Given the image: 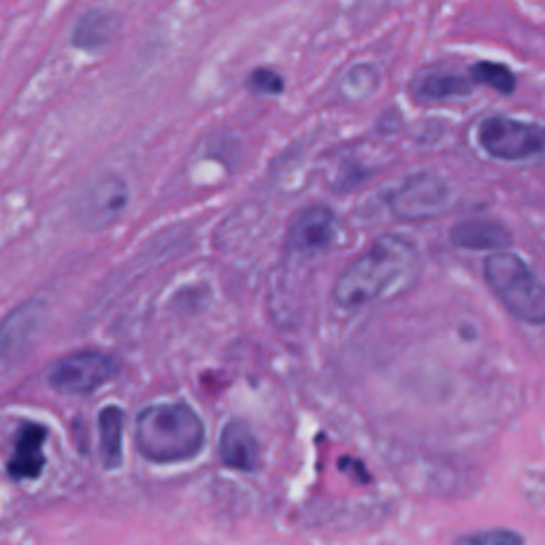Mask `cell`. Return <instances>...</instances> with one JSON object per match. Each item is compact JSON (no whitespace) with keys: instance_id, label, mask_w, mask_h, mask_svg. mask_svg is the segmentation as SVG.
I'll return each mask as SVG.
<instances>
[{"instance_id":"obj_1","label":"cell","mask_w":545,"mask_h":545,"mask_svg":"<svg viewBox=\"0 0 545 545\" xmlns=\"http://www.w3.org/2000/svg\"><path fill=\"white\" fill-rule=\"evenodd\" d=\"M418 264V250L409 239L399 235L379 237L339 275L333 292L335 301L343 309H354L399 292L416 277Z\"/></svg>"},{"instance_id":"obj_2","label":"cell","mask_w":545,"mask_h":545,"mask_svg":"<svg viewBox=\"0 0 545 545\" xmlns=\"http://www.w3.org/2000/svg\"><path fill=\"white\" fill-rule=\"evenodd\" d=\"M135 441L139 454L150 462H186L201 454L205 424L186 403L150 405L137 416Z\"/></svg>"},{"instance_id":"obj_3","label":"cell","mask_w":545,"mask_h":545,"mask_svg":"<svg viewBox=\"0 0 545 545\" xmlns=\"http://www.w3.org/2000/svg\"><path fill=\"white\" fill-rule=\"evenodd\" d=\"M484 275L490 290L518 320L545 324V286L522 258L494 252L484 262Z\"/></svg>"},{"instance_id":"obj_4","label":"cell","mask_w":545,"mask_h":545,"mask_svg":"<svg viewBox=\"0 0 545 545\" xmlns=\"http://www.w3.org/2000/svg\"><path fill=\"white\" fill-rule=\"evenodd\" d=\"M118 369V362L103 352H73L49 367L47 384L62 394H88L111 382Z\"/></svg>"},{"instance_id":"obj_5","label":"cell","mask_w":545,"mask_h":545,"mask_svg":"<svg viewBox=\"0 0 545 545\" xmlns=\"http://www.w3.org/2000/svg\"><path fill=\"white\" fill-rule=\"evenodd\" d=\"M128 205V186L120 175H101L81 188L73 201L77 222L88 230H103L118 222Z\"/></svg>"},{"instance_id":"obj_6","label":"cell","mask_w":545,"mask_h":545,"mask_svg":"<svg viewBox=\"0 0 545 545\" xmlns=\"http://www.w3.org/2000/svg\"><path fill=\"white\" fill-rule=\"evenodd\" d=\"M480 145L499 160H524L545 147V128L511 118H488L480 126Z\"/></svg>"},{"instance_id":"obj_7","label":"cell","mask_w":545,"mask_h":545,"mask_svg":"<svg viewBox=\"0 0 545 545\" xmlns=\"http://www.w3.org/2000/svg\"><path fill=\"white\" fill-rule=\"evenodd\" d=\"M448 205V188L433 175L409 177L405 184L390 196V209L396 218L420 222L437 218Z\"/></svg>"},{"instance_id":"obj_8","label":"cell","mask_w":545,"mask_h":545,"mask_svg":"<svg viewBox=\"0 0 545 545\" xmlns=\"http://www.w3.org/2000/svg\"><path fill=\"white\" fill-rule=\"evenodd\" d=\"M43 320V305L30 301L13 309L0 324V358L18 360L35 341Z\"/></svg>"},{"instance_id":"obj_9","label":"cell","mask_w":545,"mask_h":545,"mask_svg":"<svg viewBox=\"0 0 545 545\" xmlns=\"http://www.w3.org/2000/svg\"><path fill=\"white\" fill-rule=\"evenodd\" d=\"M335 239V216L326 207L305 209L290 226L288 245L299 254L326 250Z\"/></svg>"},{"instance_id":"obj_10","label":"cell","mask_w":545,"mask_h":545,"mask_svg":"<svg viewBox=\"0 0 545 545\" xmlns=\"http://www.w3.org/2000/svg\"><path fill=\"white\" fill-rule=\"evenodd\" d=\"M45 437H47V428L41 424H24L22 431L18 433V439H15V448L13 456L7 465L9 475L15 482L22 480H37V477L45 469Z\"/></svg>"},{"instance_id":"obj_11","label":"cell","mask_w":545,"mask_h":545,"mask_svg":"<svg viewBox=\"0 0 545 545\" xmlns=\"http://www.w3.org/2000/svg\"><path fill=\"white\" fill-rule=\"evenodd\" d=\"M220 458L228 469L252 473L260 467V448L250 426L233 420L224 426L220 437Z\"/></svg>"},{"instance_id":"obj_12","label":"cell","mask_w":545,"mask_h":545,"mask_svg":"<svg viewBox=\"0 0 545 545\" xmlns=\"http://www.w3.org/2000/svg\"><path fill=\"white\" fill-rule=\"evenodd\" d=\"M450 241L458 247V250L501 252L503 247L511 245V233L501 222L473 218V220L458 222L452 228Z\"/></svg>"},{"instance_id":"obj_13","label":"cell","mask_w":545,"mask_h":545,"mask_svg":"<svg viewBox=\"0 0 545 545\" xmlns=\"http://www.w3.org/2000/svg\"><path fill=\"white\" fill-rule=\"evenodd\" d=\"M124 411L115 405H107L98 414V439H101V458L103 467L113 471L122 465L124 450Z\"/></svg>"},{"instance_id":"obj_14","label":"cell","mask_w":545,"mask_h":545,"mask_svg":"<svg viewBox=\"0 0 545 545\" xmlns=\"http://www.w3.org/2000/svg\"><path fill=\"white\" fill-rule=\"evenodd\" d=\"M115 32H118L115 15L107 11H90L75 24L73 45L86 49V52H98V49L109 45Z\"/></svg>"},{"instance_id":"obj_15","label":"cell","mask_w":545,"mask_h":545,"mask_svg":"<svg viewBox=\"0 0 545 545\" xmlns=\"http://www.w3.org/2000/svg\"><path fill=\"white\" fill-rule=\"evenodd\" d=\"M473 90L471 77H462L456 73H431L424 75L418 84V94L426 98H454V96H469Z\"/></svg>"},{"instance_id":"obj_16","label":"cell","mask_w":545,"mask_h":545,"mask_svg":"<svg viewBox=\"0 0 545 545\" xmlns=\"http://www.w3.org/2000/svg\"><path fill=\"white\" fill-rule=\"evenodd\" d=\"M469 77L473 84L490 86L501 94H511L516 90V77L507 66L494 64V62H477L469 69Z\"/></svg>"},{"instance_id":"obj_17","label":"cell","mask_w":545,"mask_h":545,"mask_svg":"<svg viewBox=\"0 0 545 545\" xmlns=\"http://www.w3.org/2000/svg\"><path fill=\"white\" fill-rule=\"evenodd\" d=\"M456 545H524V539L514 531L497 528V531H484L462 537L456 541Z\"/></svg>"},{"instance_id":"obj_18","label":"cell","mask_w":545,"mask_h":545,"mask_svg":"<svg viewBox=\"0 0 545 545\" xmlns=\"http://www.w3.org/2000/svg\"><path fill=\"white\" fill-rule=\"evenodd\" d=\"M250 88L256 92V94H267V96H273V94H279L284 90V79L279 77L275 71H269V69H258L250 75Z\"/></svg>"}]
</instances>
